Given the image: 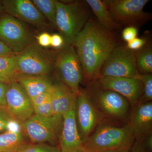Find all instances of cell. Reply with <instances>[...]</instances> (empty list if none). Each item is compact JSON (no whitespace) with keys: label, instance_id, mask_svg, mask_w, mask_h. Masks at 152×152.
Instances as JSON below:
<instances>
[{"label":"cell","instance_id":"cell-33","mask_svg":"<svg viewBox=\"0 0 152 152\" xmlns=\"http://www.w3.org/2000/svg\"><path fill=\"white\" fill-rule=\"evenodd\" d=\"M8 83L0 82V107L6 109V92Z\"/></svg>","mask_w":152,"mask_h":152},{"label":"cell","instance_id":"cell-28","mask_svg":"<svg viewBox=\"0 0 152 152\" xmlns=\"http://www.w3.org/2000/svg\"><path fill=\"white\" fill-rule=\"evenodd\" d=\"M51 91L52 87L45 92L42 93L31 99L33 107L40 105L50 100L51 96Z\"/></svg>","mask_w":152,"mask_h":152},{"label":"cell","instance_id":"cell-35","mask_svg":"<svg viewBox=\"0 0 152 152\" xmlns=\"http://www.w3.org/2000/svg\"><path fill=\"white\" fill-rule=\"evenodd\" d=\"M145 145L148 149L152 151V134L148 136L146 139L144 141Z\"/></svg>","mask_w":152,"mask_h":152},{"label":"cell","instance_id":"cell-23","mask_svg":"<svg viewBox=\"0 0 152 152\" xmlns=\"http://www.w3.org/2000/svg\"><path fill=\"white\" fill-rule=\"evenodd\" d=\"M0 75L12 82L16 81L18 75L16 69L15 55L0 56Z\"/></svg>","mask_w":152,"mask_h":152},{"label":"cell","instance_id":"cell-31","mask_svg":"<svg viewBox=\"0 0 152 152\" xmlns=\"http://www.w3.org/2000/svg\"><path fill=\"white\" fill-rule=\"evenodd\" d=\"M51 35L47 32L41 33L36 37L37 43L42 48H48L50 46Z\"/></svg>","mask_w":152,"mask_h":152},{"label":"cell","instance_id":"cell-22","mask_svg":"<svg viewBox=\"0 0 152 152\" xmlns=\"http://www.w3.org/2000/svg\"><path fill=\"white\" fill-rule=\"evenodd\" d=\"M32 1L49 22L50 25L56 28L57 1L33 0Z\"/></svg>","mask_w":152,"mask_h":152},{"label":"cell","instance_id":"cell-1","mask_svg":"<svg viewBox=\"0 0 152 152\" xmlns=\"http://www.w3.org/2000/svg\"><path fill=\"white\" fill-rule=\"evenodd\" d=\"M118 43L113 32L91 17L76 38L73 46L83 69L86 84L100 77L102 66Z\"/></svg>","mask_w":152,"mask_h":152},{"label":"cell","instance_id":"cell-27","mask_svg":"<svg viewBox=\"0 0 152 152\" xmlns=\"http://www.w3.org/2000/svg\"><path fill=\"white\" fill-rule=\"evenodd\" d=\"M34 114L39 116L48 118L53 115L50 100L40 105L34 107Z\"/></svg>","mask_w":152,"mask_h":152},{"label":"cell","instance_id":"cell-18","mask_svg":"<svg viewBox=\"0 0 152 152\" xmlns=\"http://www.w3.org/2000/svg\"><path fill=\"white\" fill-rule=\"evenodd\" d=\"M16 81L23 87L31 99L48 91L53 83L49 75L18 76Z\"/></svg>","mask_w":152,"mask_h":152},{"label":"cell","instance_id":"cell-6","mask_svg":"<svg viewBox=\"0 0 152 152\" xmlns=\"http://www.w3.org/2000/svg\"><path fill=\"white\" fill-rule=\"evenodd\" d=\"M63 124V117L44 118L34 114L20 125L21 129L32 144L58 143Z\"/></svg>","mask_w":152,"mask_h":152},{"label":"cell","instance_id":"cell-2","mask_svg":"<svg viewBox=\"0 0 152 152\" xmlns=\"http://www.w3.org/2000/svg\"><path fill=\"white\" fill-rule=\"evenodd\" d=\"M135 141L128 124L122 127L100 125L83 142L84 151L129 152L134 146Z\"/></svg>","mask_w":152,"mask_h":152},{"label":"cell","instance_id":"cell-4","mask_svg":"<svg viewBox=\"0 0 152 152\" xmlns=\"http://www.w3.org/2000/svg\"><path fill=\"white\" fill-rule=\"evenodd\" d=\"M56 55L57 52L45 50L34 41L15 54L18 76L49 75L54 71Z\"/></svg>","mask_w":152,"mask_h":152},{"label":"cell","instance_id":"cell-12","mask_svg":"<svg viewBox=\"0 0 152 152\" xmlns=\"http://www.w3.org/2000/svg\"><path fill=\"white\" fill-rule=\"evenodd\" d=\"M6 100V110L20 125L34 114L31 99L16 81L8 84Z\"/></svg>","mask_w":152,"mask_h":152},{"label":"cell","instance_id":"cell-39","mask_svg":"<svg viewBox=\"0 0 152 152\" xmlns=\"http://www.w3.org/2000/svg\"><path fill=\"white\" fill-rule=\"evenodd\" d=\"M83 152H85V151H84Z\"/></svg>","mask_w":152,"mask_h":152},{"label":"cell","instance_id":"cell-20","mask_svg":"<svg viewBox=\"0 0 152 152\" xmlns=\"http://www.w3.org/2000/svg\"><path fill=\"white\" fill-rule=\"evenodd\" d=\"M86 1L102 26L112 32L121 28V26L113 18L104 0H86Z\"/></svg>","mask_w":152,"mask_h":152},{"label":"cell","instance_id":"cell-15","mask_svg":"<svg viewBox=\"0 0 152 152\" xmlns=\"http://www.w3.org/2000/svg\"><path fill=\"white\" fill-rule=\"evenodd\" d=\"M58 144L61 152H84L83 142L78 129L75 107L63 115Z\"/></svg>","mask_w":152,"mask_h":152},{"label":"cell","instance_id":"cell-5","mask_svg":"<svg viewBox=\"0 0 152 152\" xmlns=\"http://www.w3.org/2000/svg\"><path fill=\"white\" fill-rule=\"evenodd\" d=\"M54 71L57 80L65 84L75 94L78 93L83 75L73 45H64L57 52Z\"/></svg>","mask_w":152,"mask_h":152},{"label":"cell","instance_id":"cell-11","mask_svg":"<svg viewBox=\"0 0 152 152\" xmlns=\"http://www.w3.org/2000/svg\"><path fill=\"white\" fill-rule=\"evenodd\" d=\"M86 90H80L75 103L76 122L83 142L100 125L102 117Z\"/></svg>","mask_w":152,"mask_h":152},{"label":"cell","instance_id":"cell-19","mask_svg":"<svg viewBox=\"0 0 152 152\" xmlns=\"http://www.w3.org/2000/svg\"><path fill=\"white\" fill-rule=\"evenodd\" d=\"M31 144L21 129L0 134V152H20Z\"/></svg>","mask_w":152,"mask_h":152},{"label":"cell","instance_id":"cell-8","mask_svg":"<svg viewBox=\"0 0 152 152\" xmlns=\"http://www.w3.org/2000/svg\"><path fill=\"white\" fill-rule=\"evenodd\" d=\"M139 74L134 52L126 45H119L112 51L102 66L100 77L136 79Z\"/></svg>","mask_w":152,"mask_h":152},{"label":"cell","instance_id":"cell-3","mask_svg":"<svg viewBox=\"0 0 152 152\" xmlns=\"http://www.w3.org/2000/svg\"><path fill=\"white\" fill-rule=\"evenodd\" d=\"M56 29L66 45H73L76 38L91 18V9L86 1L68 4L57 1Z\"/></svg>","mask_w":152,"mask_h":152},{"label":"cell","instance_id":"cell-10","mask_svg":"<svg viewBox=\"0 0 152 152\" xmlns=\"http://www.w3.org/2000/svg\"><path fill=\"white\" fill-rule=\"evenodd\" d=\"M0 41L16 54L34 41L25 23L5 13L0 17Z\"/></svg>","mask_w":152,"mask_h":152},{"label":"cell","instance_id":"cell-13","mask_svg":"<svg viewBox=\"0 0 152 152\" xmlns=\"http://www.w3.org/2000/svg\"><path fill=\"white\" fill-rule=\"evenodd\" d=\"M94 82L100 88L114 91L124 97L132 107L138 103L142 94L143 84L138 79L100 77Z\"/></svg>","mask_w":152,"mask_h":152},{"label":"cell","instance_id":"cell-17","mask_svg":"<svg viewBox=\"0 0 152 152\" xmlns=\"http://www.w3.org/2000/svg\"><path fill=\"white\" fill-rule=\"evenodd\" d=\"M77 94L61 81L57 80L53 82L50 99L53 115L63 117L74 108Z\"/></svg>","mask_w":152,"mask_h":152},{"label":"cell","instance_id":"cell-30","mask_svg":"<svg viewBox=\"0 0 152 152\" xmlns=\"http://www.w3.org/2000/svg\"><path fill=\"white\" fill-rule=\"evenodd\" d=\"M148 39L147 36L142 38L137 37L128 42L126 45L128 48L135 51L142 48L146 43Z\"/></svg>","mask_w":152,"mask_h":152},{"label":"cell","instance_id":"cell-16","mask_svg":"<svg viewBox=\"0 0 152 152\" xmlns=\"http://www.w3.org/2000/svg\"><path fill=\"white\" fill-rule=\"evenodd\" d=\"M129 126L135 140L140 142L152 134V102L138 103L129 117Z\"/></svg>","mask_w":152,"mask_h":152},{"label":"cell","instance_id":"cell-24","mask_svg":"<svg viewBox=\"0 0 152 152\" xmlns=\"http://www.w3.org/2000/svg\"><path fill=\"white\" fill-rule=\"evenodd\" d=\"M21 129L20 125L14 120L6 109L0 107V134Z\"/></svg>","mask_w":152,"mask_h":152},{"label":"cell","instance_id":"cell-14","mask_svg":"<svg viewBox=\"0 0 152 152\" xmlns=\"http://www.w3.org/2000/svg\"><path fill=\"white\" fill-rule=\"evenodd\" d=\"M4 12L23 23L46 26L47 20L30 0H3Z\"/></svg>","mask_w":152,"mask_h":152},{"label":"cell","instance_id":"cell-37","mask_svg":"<svg viewBox=\"0 0 152 152\" xmlns=\"http://www.w3.org/2000/svg\"><path fill=\"white\" fill-rule=\"evenodd\" d=\"M3 12H4V10L2 3V1L0 0V17L3 14H4Z\"/></svg>","mask_w":152,"mask_h":152},{"label":"cell","instance_id":"cell-32","mask_svg":"<svg viewBox=\"0 0 152 152\" xmlns=\"http://www.w3.org/2000/svg\"><path fill=\"white\" fill-rule=\"evenodd\" d=\"M64 40L59 34H55L51 37L50 46L55 49H61L64 46Z\"/></svg>","mask_w":152,"mask_h":152},{"label":"cell","instance_id":"cell-25","mask_svg":"<svg viewBox=\"0 0 152 152\" xmlns=\"http://www.w3.org/2000/svg\"><path fill=\"white\" fill-rule=\"evenodd\" d=\"M136 79L141 81L143 84V93L138 103L152 102V74H140Z\"/></svg>","mask_w":152,"mask_h":152},{"label":"cell","instance_id":"cell-34","mask_svg":"<svg viewBox=\"0 0 152 152\" xmlns=\"http://www.w3.org/2000/svg\"><path fill=\"white\" fill-rule=\"evenodd\" d=\"M15 55L12 51L0 41V56H12Z\"/></svg>","mask_w":152,"mask_h":152},{"label":"cell","instance_id":"cell-21","mask_svg":"<svg viewBox=\"0 0 152 152\" xmlns=\"http://www.w3.org/2000/svg\"><path fill=\"white\" fill-rule=\"evenodd\" d=\"M134 52L139 73L152 74V45L151 38L148 37L146 43L142 48Z\"/></svg>","mask_w":152,"mask_h":152},{"label":"cell","instance_id":"cell-26","mask_svg":"<svg viewBox=\"0 0 152 152\" xmlns=\"http://www.w3.org/2000/svg\"><path fill=\"white\" fill-rule=\"evenodd\" d=\"M20 152H61V151L58 146L42 143H31Z\"/></svg>","mask_w":152,"mask_h":152},{"label":"cell","instance_id":"cell-7","mask_svg":"<svg viewBox=\"0 0 152 152\" xmlns=\"http://www.w3.org/2000/svg\"><path fill=\"white\" fill-rule=\"evenodd\" d=\"M114 20L121 26L140 27L152 18L144 12L148 0H104Z\"/></svg>","mask_w":152,"mask_h":152},{"label":"cell","instance_id":"cell-36","mask_svg":"<svg viewBox=\"0 0 152 152\" xmlns=\"http://www.w3.org/2000/svg\"><path fill=\"white\" fill-rule=\"evenodd\" d=\"M0 82H4V83H12V82L9 79L6 78L4 76L1 75H0Z\"/></svg>","mask_w":152,"mask_h":152},{"label":"cell","instance_id":"cell-38","mask_svg":"<svg viewBox=\"0 0 152 152\" xmlns=\"http://www.w3.org/2000/svg\"><path fill=\"white\" fill-rule=\"evenodd\" d=\"M101 152H117L115 151H102Z\"/></svg>","mask_w":152,"mask_h":152},{"label":"cell","instance_id":"cell-29","mask_svg":"<svg viewBox=\"0 0 152 152\" xmlns=\"http://www.w3.org/2000/svg\"><path fill=\"white\" fill-rule=\"evenodd\" d=\"M137 35L138 28L134 27H126L122 33L123 40L127 43L135 39Z\"/></svg>","mask_w":152,"mask_h":152},{"label":"cell","instance_id":"cell-9","mask_svg":"<svg viewBox=\"0 0 152 152\" xmlns=\"http://www.w3.org/2000/svg\"><path fill=\"white\" fill-rule=\"evenodd\" d=\"M86 90L93 102L109 116L124 120L129 115L130 104L122 95L114 91L100 88L94 81L87 84Z\"/></svg>","mask_w":152,"mask_h":152}]
</instances>
